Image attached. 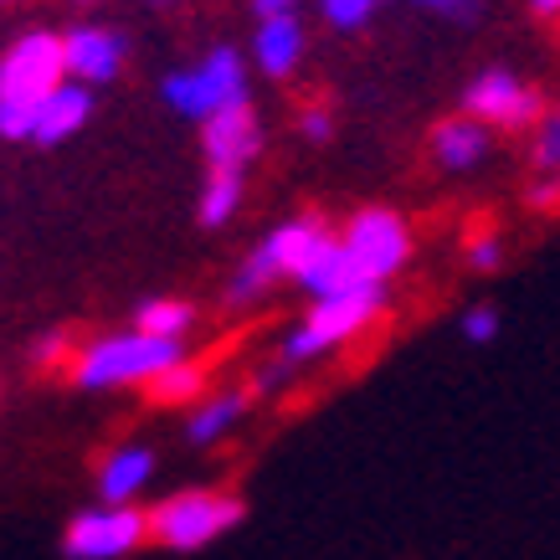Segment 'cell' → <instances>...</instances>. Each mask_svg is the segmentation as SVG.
Masks as SVG:
<instances>
[{"mask_svg":"<svg viewBox=\"0 0 560 560\" xmlns=\"http://www.w3.org/2000/svg\"><path fill=\"white\" fill-rule=\"evenodd\" d=\"M180 360H186L180 340H160V335H144V329L129 324V329L88 340L72 355L68 375L78 390H124V386H150V381H160Z\"/></svg>","mask_w":560,"mask_h":560,"instance_id":"cell-1","label":"cell"},{"mask_svg":"<svg viewBox=\"0 0 560 560\" xmlns=\"http://www.w3.org/2000/svg\"><path fill=\"white\" fill-rule=\"evenodd\" d=\"M160 103L186 124H206L226 108H237V103H253L247 98V57L226 42L206 47L196 62L160 78Z\"/></svg>","mask_w":560,"mask_h":560,"instance_id":"cell-2","label":"cell"},{"mask_svg":"<svg viewBox=\"0 0 560 560\" xmlns=\"http://www.w3.org/2000/svg\"><path fill=\"white\" fill-rule=\"evenodd\" d=\"M390 304V289L386 283H365V289H350L340 299H319V304H308V314L293 324L283 345H278V355L289 360V365H308V360H324L335 355L340 345L360 340L365 329L381 324Z\"/></svg>","mask_w":560,"mask_h":560,"instance_id":"cell-3","label":"cell"},{"mask_svg":"<svg viewBox=\"0 0 560 560\" xmlns=\"http://www.w3.org/2000/svg\"><path fill=\"white\" fill-rule=\"evenodd\" d=\"M242 499L221 489H180L150 510V540L165 550H206L242 525Z\"/></svg>","mask_w":560,"mask_h":560,"instance_id":"cell-4","label":"cell"},{"mask_svg":"<svg viewBox=\"0 0 560 560\" xmlns=\"http://www.w3.org/2000/svg\"><path fill=\"white\" fill-rule=\"evenodd\" d=\"M463 114L489 124L493 135H535V124L550 114V103L525 72L514 68H483L463 88Z\"/></svg>","mask_w":560,"mask_h":560,"instance_id":"cell-5","label":"cell"},{"mask_svg":"<svg viewBox=\"0 0 560 560\" xmlns=\"http://www.w3.org/2000/svg\"><path fill=\"white\" fill-rule=\"evenodd\" d=\"M340 242L365 283H390L411 262V226L390 206H360L340 226Z\"/></svg>","mask_w":560,"mask_h":560,"instance_id":"cell-6","label":"cell"},{"mask_svg":"<svg viewBox=\"0 0 560 560\" xmlns=\"http://www.w3.org/2000/svg\"><path fill=\"white\" fill-rule=\"evenodd\" d=\"M68 83V51L62 32H21L11 47L0 51V98L5 103H36Z\"/></svg>","mask_w":560,"mask_h":560,"instance_id":"cell-7","label":"cell"},{"mask_svg":"<svg viewBox=\"0 0 560 560\" xmlns=\"http://www.w3.org/2000/svg\"><path fill=\"white\" fill-rule=\"evenodd\" d=\"M150 540V510L139 504H93L72 514L62 529V556L68 560H124Z\"/></svg>","mask_w":560,"mask_h":560,"instance_id":"cell-8","label":"cell"},{"mask_svg":"<svg viewBox=\"0 0 560 560\" xmlns=\"http://www.w3.org/2000/svg\"><path fill=\"white\" fill-rule=\"evenodd\" d=\"M62 51H68V78L83 88H108L119 83L124 62H129V42L114 26H98V21H83V26H68L62 32Z\"/></svg>","mask_w":560,"mask_h":560,"instance_id":"cell-9","label":"cell"},{"mask_svg":"<svg viewBox=\"0 0 560 560\" xmlns=\"http://www.w3.org/2000/svg\"><path fill=\"white\" fill-rule=\"evenodd\" d=\"M262 144H268V135H262V119H257L253 103H237V108H226V114L201 124L206 171H242L247 175V165H257Z\"/></svg>","mask_w":560,"mask_h":560,"instance_id":"cell-10","label":"cell"},{"mask_svg":"<svg viewBox=\"0 0 560 560\" xmlns=\"http://www.w3.org/2000/svg\"><path fill=\"white\" fill-rule=\"evenodd\" d=\"M427 154H432V165H438L442 175H474V171H483V165H489L493 129L458 108V114H447V119L432 129Z\"/></svg>","mask_w":560,"mask_h":560,"instance_id":"cell-11","label":"cell"},{"mask_svg":"<svg viewBox=\"0 0 560 560\" xmlns=\"http://www.w3.org/2000/svg\"><path fill=\"white\" fill-rule=\"evenodd\" d=\"M304 51H308V32L299 16H268L257 21L253 42H247V62H253L262 78L272 83H289L293 72L304 68Z\"/></svg>","mask_w":560,"mask_h":560,"instance_id":"cell-12","label":"cell"},{"mask_svg":"<svg viewBox=\"0 0 560 560\" xmlns=\"http://www.w3.org/2000/svg\"><path fill=\"white\" fill-rule=\"evenodd\" d=\"M88 119H93V88L83 83H62L57 93L36 103V129H32V144H68L72 135H83Z\"/></svg>","mask_w":560,"mask_h":560,"instance_id":"cell-13","label":"cell"},{"mask_svg":"<svg viewBox=\"0 0 560 560\" xmlns=\"http://www.w3.org/2000/svg\"><path fill=\"white\" fill-rule=\"evenodd\" d=\"M150 478H154V447H144V442H119V447L98 463V499L103 504H135Z\"/></svg>","mask_w":560,"mask_h":560,"instance_id":"cell-14","label":"cell"},{"mask_svg":"<svg viewBox=\"0 0 560 560\" xmlns=\"http://www.w3.org/2000/svg\"><path fill=\"white\" fill-rule=\"evenodd\" d=\"M247 407H253V390H206L201 401L190 407L186 417V442H196V447H211V442H221L226 432H237L242 417H247Z\"/></svg>","mask_w":560,"mask_h":560,"instance_id":"cell-15","label":"cell"},{"mask_svg":"<svg viewBox=\"0 0 560 560\" xmlns=\"http://www.w3.org/2000/svg\"><path fill=\"white\" fill-rule=\"evenodd\" d=\"M329 237H335V232H329L319 217H289V221H278L262 242H268V253L278 257L283 278H299V272L329 247Z\"/></svg>","mask_w":560,"mask_h":560,"instance_id":"cell-16","label":"cell"},{"mask_svg":"<svg viewBox=\"0 0 560 560\" xmlns=\"http://www.w3.org/2000/svg\"><path fill=\"white\" fill-rule=\"evenodd\" d=\"M293 283L308 293V304H319V299H340V293H350V289H365V278H360V268L350 262V253H345L340 237H329V247H324V253L314 257Z\"/></svg>","mask_w":560,"mask_h":560,"instance_id":"cell-17","label":"cell"},{"mask_svg":"<svg viewBox=\"0 0 560 560\" xmlns=\"http://www.w3.org/2000/svg\"><path fill=\"white\" fill-rule=\"evenodd\" d=\"M278 278H283L278 257L268 253V242H257L253 253L237 262V272L226 278V308H253V304H262V299L278 289Z\"/></svg>","mask_w":560,"mask_h":560,"instance_id":"cell-18","label":"cell"},{"mask_svg":"<svg viewBox=\"0 0 560 560\" xmlns=\"http://www.w3.org/2000/svg\"><path fill=\"white\" fill-rule=\"evenodd\" d=\"M242 196H247V175L242 171H206L201 196H196V221L217 232L242 211Z\"/></svg>","mask_w":560,"mask_h":560,"instance_id":"cell-19","label":"cell"},{"mask_svg":"<svg viewBox=\"0 0 560 560\" xmlns=\"http://www.w3.org/2000/svg\"><path fill=\"white\" fill-rule=\"evenodd\" d=\"M135 329L186 345V335L196 329V304H186V299H144L135 308Z\"/></svg>","mask_w":560,"mask_h":560,"instance_id":"cell-20","label":"cell"},{"mask_svg":"<svg viewBox=\"0 0 560 560\" xmlns=\"http://www.w3.org/2000/svg\"><path fill=\"white\" fill-rule=\"evenodd\" d=\"M150 401H160V407H196L206 396V365H196V360H180V365H171V371L160 375V381H150Z\"/></svg>","mask_w":560,"mask_h":560,"instance_id":"cell-21","label":"cell"},{"mask_svg":"<svg viewBox=\"0 0 560 560\" xmlns=\"http://www.w3.org/2000/svg\"><path fill=\"white\" fill-rule=\"evenodd\" d=\"M529 165L535 175H560V103H550V114L529 135Z\"/></svg>","mask_w":560,"mask_h":560,"instance_id":"cell-22","label":"cell"},{"mask_svg":"<svg viewBox=\"0 0 560 560\" xmlns=\"http://www.w3.org/2000/svg\"><path fill=\"white\" fill-rule=\"evenodd\" d=\"M381 5H386V0H319V16H324V26H335V32H360V26L375 21Z\"/></svg>","mask_w":560,"mask_h":560,"instance_id":"cell-23","label":"cell"},{"mask_svg":"<svg viewBox=\"0 0 560 560\" xmlns=\"http://www.w3.org/2000/svg\"><path fill=\"white\" fill-rule=\"evenodd\" d=\"M499 329H504V319H499V308L493 304H468L458 314V335L468 345H493L499 340Z\"/></svg>","mask_w":560,"mask_h":560,"instance_id":"cell-24","label":"cell"},{"mask_svg":"<svg viewBox=\"0 0 560 560\" xmlns=\"http://www.w3.org/2000/svg\"><path fill=\"white\" fill-rule=\"evenodd\" d=\"M72 329H47V335H36L32 340V365L42 371H57V365H72Z\"/></svg>","mask_w":560,"mask_h":560,"instance_id":"cell-25","label":"cell"},{"mask_svg":"<svg viewBox=\"0 0 560 560\" xmlns=\"http://www.w3.org/2000/svg\"><path fill=\"white\" fill-rule=\"evenodd\" d=\"M463 262L474 272H499L504 268V237L499 232H474L468 247H463Z\"/></svg>","mask_w":560,"mask_h":560,"instance_id":"cell-26","label":"cell"},{"mask_svg":"<svg viewBox=\"0 0 560 560\" xmlns=\"http://www.w3.org/2000/svg\"><path fill=\"white\" fill-rule=\"evenodd\" d=\"M401 5L422 11V16H438V21H458V26L478 21V11H483V0H401Z\"/></svg>","mask_w":560,"mask_h":560,"instance_id":"cell-27","label":"cell"},{"mask_svg":"<svg viewBox=\"0 0 560 560\" xmlns=\"http://www.w3.org/2000/svg\"><path fill=\"white\" fill-rule=\"evenodd\" d=\"M299 135H304L308 144H329V139H335V114H329L324 103H308L304 114H299Z\"/></svg>","mask_w":560,"mask_h":560,"instance_id":"cell-28","label":"cell"},{"mask_svg":"<svg viewBox=\"0 0 560 560\" xmlns=\"http://www.w3.org/2000/svg\"><path fill=\"white\" fill-rule=\"evenodd\" d=\"M293 371H299V365H289L283 355H272L268 365H257V375H253V386H247V390L257 396V390H278V386H289V375H293Z\"/></svg>","mask_w":560,"mask_h":560,"instance_id":"cell-29","label":"cell"},{"mask_svg":"<svg viewBox=\"0 0 560 560\" xmlns=\"http://www.w3.org/2000/svg\"><path fill=\"white\" fill-rule=\"evenodd\" d=\"M525 201L535 211H560V175H535L525 190Z\"/></svg>","mask_w":560,"mask_h":560,"instance_id":"cell-30","label":"cell"},{"mask_svg":"<svg viewBox=\"0 0 560 560\" xmlns=\"http://www.w3.org/2000/svg\"><path fill=\"white\" fill-rule=\"evenodd\" d=\"M299 5H304V0H253L257 21H268V16H299Z\"/></svg>","mask_w":560,"mask_h":560,"instance_id":"cell-31","label":"cell"},{"mask_svg":"<svg viewBox=\"0 0 560 560\" xmlns=\"http://www.w3.org/2000/svg\"><path fill=\"white\" fill-rule=\"evenodd\" d=\"M529 11L540 21H560V0H529Z\"/></svg>","mask_w":560,"mask_h":560,"instance_id":"cell-32","label":"cell"},{"mask_svg":"<svg viewBox=\"0 0 560 560\" xmlns=\"http://www.w3.org/2000/svg\"><path fill=\"white\" fill-rule=\"evenodd\" d=\"M5 5H21V0H0V11H5Z\"/></svg>","mask_w":560,"mask_h":560,"instance_id":"cell-33","label":"cell"},{"mask_svg":"<svg viewBox=\"0 0 560 560\" xmlns=\"http://www.w3.org/2000/svg\"><path fill=\"white\" fill-rule=\"evenodd\" d=\"M150 5H171V0H150Z\"/></svg>","mask_w":560,"mask_h":560,"instance_id":"cell-34","label":"cell"},{"mask_svg":"<svg viewBox=\"0 0 560 560\" xmlns=\"http://www.w3.org/2000/svg\"><path fill=\"white\" fill-rule=\"evenodd\" d=\"M83 5H88V0H83Z\"/></svg>","mask_w":560,"mask_h":560,"instance_id":"cell-35","label":"cell"}]
</instances>
